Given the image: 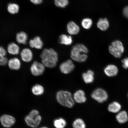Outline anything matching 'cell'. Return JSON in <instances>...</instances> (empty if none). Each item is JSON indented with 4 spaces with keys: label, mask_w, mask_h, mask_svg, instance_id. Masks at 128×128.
I'll return each instance as SVG.
<instances>
[{
    "label": "cell",
    "mask_w": 128,
    "mask_h": 128,
    "mask_svg": "<svg viewBox=\"0 0 128 128\" xmlns=\"http://www.w3.org/2000/svg\"><path fill=\"white\" fill-rule=\"evenodd\" d=\"M67 31L71 35L78 34L80 31V27L73 22H70L68 23L67 26Z\"/></svg>",
    "instance_id": "13"
},
{
    "label": "cell",
    "mask_w": 128,
    "mask_h": 128,
    "mask_svg": "<svg viewBox=\"0 0 128 128\" xmlns=\"http://www.w3.org/2000/svg\"><path fill=\"white\" fill-rule=\"evenodd\" d=\"M42 63L45 66L52 68L57 65L58 61L57 52L52 48L44 49L40 55Z\"/></svg>",
    "instance_id": "1"
},
{
    "label": "cell",
    "mask_w": 128,
    "mask_h": 128,
    "mask_svg": "<svg viewBox=\"0 0 128 128\" xmlns=\"http://www.w3.org/2000/svg\"><path fill=\"white\" fill-rule=\"evenodd\" d=\"M108 49L110 53L116 58H120L124 50L122 43L119 40L113 42Z\"/></svg>",
    "instance_id": "5"
},
{
    "label": "cell",
    "mask_w": 128,
    "mask_h": 128,
    "mask_svg": "<svg viewBox=\"0 0 128 128\" xmlns=\"http://www.w3.org/2000/svg\"><path fill=\"white\" fill-rule=\"evenodd\" d=\"M88 49L84 44H77L73 46L71 52V57L75 61L81 63L85 62L88 58L86 54Z\"/></svg>",
    "instance_id": "2"
},
{
    "label": "cell",
    "mask_w": 128,
    "mask_h": 128,
    "mask_svg": "<svg viewBox=\"0 0 128 128\" xmlns=\"http://www.w3.org/2000/svg\"><path fill=\"white\" fill-rule=\"evenodd\" d=\"M20 56L22 60L26 63L31 61L33 58V52L28 48H25L22 50L20 52Z\"/></svg>",
    "instance_id": "10"
},
{
    "label": "cell",
    "mask_w": 128,
    "mask_h": 128,
    "mask_svg": "<svg viewBox=\"0 0 128 128\" xmlns=\"http://www.w3.org/2000/svg\"><path fill=\"white\" fill-rule=\"evenodd\" d=\"M58 41L60 44L66 46H70L73 42L72 37L65 34H62L59 37Z\"/></svg>",
    "instance_id": "19"
},
{
    "label": "cell",
    "mask_w": 128,
    "mask_h": 128,
    "mask_svg": "<svg viewBox=\"0 0 128 128\" xmlns=\"http://www.w3.org/2000/svg\"><path fill=\"white\" fill-rule=\"evenodd\" d=\"M91 96L94 100L100 103H103L108 98L107 92L101 88H98L94 90L91 94Z\"/></svg>",
    "instance_id": "6"
},
{
    "label": "cell",
    "mask_w": 128,
    "mask_h": 128,
    "mask_svg": "<svg viewBox=\"0 0 128 128\" xmlns=\"http://www.w3.org/2000/svg\"><path fill=\"white\" fill-rule=\"evenodd\" d=\"M118 72L117 67L113 64L108 65L104 70V72L105 74L109 77L116 76L118 74Z\"/></svg>",
    "instance_id": "15"
},
{
    "label": "cell",
    "mask_w": 128,
    "mask_h": 128,
    "mask_svg": "<svg viewBox=\"0 0 128 128\" xmlns=\"http://www.w3.org/2000/svg\"><path fill=\"white\" fill-rule=\"evenodd\" d=\"M60 68L62 73L67 74L73 71L75 68V65L72 61L68 60L61 64Z\"/></svg>",
    "instance_id": "9"
},
{
    "label": "cell",
    "mask_w": 128,
    "mask_h": 128,
    "mask_svg": "<svg viewBox=\"0 0 128 128\" xmlns=\"http://www.w3.org/2000/svg\"><path fill=\"white\" fill-rule=\"evenodd\" d=\"M8 58L5 56H0V65L4 66L8 64Z\"/></svg>",
    "instance_id": "29"
},
{
    "label": "cell",
    "mask_w": 128,
    "mask_h": 128,
    "mask_svg": "<svg viewBox=\"0 0 128 128\" xmlns=\"http://www.w3.org/2000/svg\"><path fill=\"white\" fill-rule=\"evenodd\" d=\"M81 24L83 28L86 30L89 29L92 26V20L90 18H85L82 20Z\"/></svg>",
    "instance_id": "27"
},
{
    "label": "cell",
    "mask_w": 128,
    "mask_h": 128,
    "mask_svg": "<svg viewBox=\"0 0 128 128\" xmlns=\"http://www.w3.org/2000/svg\"><path fill=\"white\" fill-rule=\"evenodd\" d=\"M31 91L34 95L39 96L44 94V90L42 86L39 84H36L32 87Z\"/></svg>",
    "instance_id": "22"
},
{
    "label": "cell",
    "mask_w": 128,
    "mask_h": 128,
    "mask_svg": "<svg viewBox=\"0 0 128 128\" xmlns=\"http://www.w3.org/2000/svg\"><path fill=\"white\" fill-rule=\"evenodd\" d=\"M8 10L11 14H15L18 12L19 6L17 4H10L8 6Z\"/></svg>",
    "instance_id": "26"
},
{
    "label": "cell",
    "mask_w": 128,
    "mask_h": 128,
    "mask_svg": "<svg viewBox=\"0 0 128 128\" xmlns=\"http://www.w3.org/2000/svg\"><path fill=\"white\" fill-rule=\"evenodd\" d=\"M109 26V22L108 20L105 18L99 19L97 23L98 28L103 31H105L108 30Z\"/></svg>",
    "instance_id": "20"
},
{
    "label": "cell",
    "mask_w": 128,
    "mask_h": 128,
    "mask_svg": "<svg viewBox=\"0 0 128 128\" xmlns=\"http://www.w3.org/2000/svg\"><path fill=\"white\" fill-rule=\"evenodd\" d=\"M73 98L74 102L79 104L84 103L87 100L85 93L84 90H78L75 92Z\"/></svg>",
    "instance_id": "11"
},
{
    "label": "cell",
    "mask_w": 128,
    "mask_h": 128,
    "mask_svg": "<svg viewBox=\"0 0 128 128\" xmlns=\"http://www.w3.org/2000/svg\"><path fill=\"white\" fill-rule=\"evenodd\" d=\"M30 70L33 76H39L44 74L45 71V66L42 63L36 61L32 64Z\"/></svg>",
    "instance_id": "8"
},
{
    "label": "cell",
    "mask_w": 128,
    "mask_h": 128,
    "mask_svg": "<svg viewBox=\"0 0 128 128\" xmlns=\"http://www.w3.org/2000/svg\"><path fill=\"white\" fill-rule=\"evenodd\" d=\"M29 44L30 47L32 48L40 49L43 47V42L39 36H36L33 39L30 40Z\"/></svg>",
    "instance_id": "14"
},
{
    "label": "cell",
    "mask_w": 128,
    "mask_h": 128,
    "mask_svg": "<svg viewBox=\"0 0 128 128\" xmlns=\"http://www.w3.org/2000/svg\"><path fill=\"white\" fill-rule=\"evenodd\" d=\"M123 14L124 16L128 20V6H126L123 9Z\"/></svg>",
    "instance_id": "32"
},
{
    "label": "cell",
    "mask_w": 128,
    "mask_h": 128,
    "mask_svg": "<svg viewBox=\"0 0 128 128\" xmlns=\"http://www.w3.org/2000/svg\"><path fill=\"white\" fill-rule=\"evenodd\" d=\"M66 125V121L62 118H57L54 122V125L56 128H65Z\"/></svg>",
    "instance_id": "24"
},
{
    "label": "cell",
    "mask_w": 128,
    "mask_h": 128,
    "mask_svg": "<svg viewBox=\"0 0 128 128\" xmlns=\"http://www.w3.org/2000/svg\"><path fill=\"white\" fill-rule=\"evenodd\" d=\"M56 98L61 105L71 108L74 106L75 102L70 92L67 91L60 90L57 92Z\"/></svg>",
    "instance_id": "3"
},
{
    "label": "cell",
    "mask_w": 128,
    "mask_h": 128,
    "mask_svg": "<svg viewBox=\"0 0 128 128\" xmlns=\"http://www.w3.org/2000/svg\"><path fill=\"white\" fill-rule=\"evenodd\" d=\"M116 118L117 120L120 124H124L128 121V114L127 112L124 111L120 112L116 115Z\"/></svg>",
    "instance_id": "21"
},
{
    "label": "cell",
    "mask_w": 128,
    "mask_h": 128,
    "mask_svg": "<svg viewBox=\"0 0 128 128\" xmlns=\"http://www.w3.org/2000/svg\"><path fill=\"white\" fill-rule=\"evenodd\" d=\"M28 38V35L25 32L23 31L18 33L16 36V41L20 44H26Z\"/></svg>",
    "instance_id": "17"
},
{
    "label": "cell",
    "mask_w": 128,
    "mask_h": 128,
    "mask_svg": "<svg viewBox=\"0 0 128 128\" xmlns=\"http://www.w3.org/2000/svg\"><path fill=\"white\" fill-rule=\"evenodd\" d=\"M7 64L10 70L16 71L20 70L21 66L20 61L17 58L10 59L8 60Z\"/></svg>",
    "instance_id": "12"
},
{
    "label": "cell",
    "mask_w": 128,
    "mask_h": 128,
    "mask_svg": "<svg viewBox=\"0 0 128 128\" xmlns=\"http://www.w3.org/2000/svg\"><path fill=\"white\" fill-rule=\"evenodd\" d=\"M94 73L93 71L89 70L87 72L83 73L82 78L84 82L89 84L93 82L94 80Z\"/></svg>",
    "instance_id": "18"
},
{
    "label": "cell",
    "mask_w": 128,
    "mask_h": 128,
    "mask_svg": "<svg viewBox=\"0 0 128 128\" xmlns=\"http://www.w3.org/2000/svg\"><path fill=\"white\" fill-rule=\"evenodd\" d=\"M16 122V118L12 115L4 114L0 117V122L3 127L10 128L15 124Z\"/></svg>",
    "instance_id": "7"
},
{
    "label": "cell",
    "mask_w": 128,
    "mask_h": 128,
    "mask_svg": "<svg viewBox=\"0 0 128 128\" xmlns=\"http://www.w3.org/2000/svg\"><path fill=\"white\" fill-rule=\"evenodd\" d=\"M30 0L32 2L36 4H41L42 1V0Z\"/></svg>",
    "instance_id": "33"
},
{
    "label": "cell",
    "mask_w": 128,
    "mask_h": 128,
    "mask_svg": "<svg viewBox=\"0 0 128 128\" xmlns=\"http://www.w3.org/2000/svg\"><path fill=\"white\" fill-rule=\"evenodd\" d=\"M123 68L127 69L128 68V58H126L122 60Z\"/></svg>",
    "instance_id": "30"
},
{
    "label": "cell",
    "mask_w": 128,
    "mask_h": 128,
    "mask_svg": "<svg viewBox=\"0 0 128 128\" xmlns=\"http://www.w3.org/2000/svg\"><path fill=\"white\" fill-rule=\"evenodd\" d=\"M20 48L18 45L15 42L10 43L8 46L7 51L11 55H16L20 52Z\"/></svg>",
    "instance_id": "16"
},
{
    "label": "cell",
    "mask_w": 128,
    "mask_h": 128,
    "mask_svg": "<svg viewBox=\"0 0 128 128\" xmlns=\"http://www.w3.org/2000/svg\"><path fill=\"white\" fill-rule=\"evenodd\" d=\"M48 128L47 127H46V126H43V127H42L40 128Z\"/></svg>",
    "instance_id": "34"
},
{
    "label": "cell",
    "mask_w": 128,
    "mask_h": 128,
    "mask_svg": "<svg viewBox=\"0 0 128 128\" xmlns=\"http://www.w3.org/2000/svg\"><path fill=\"white\" fill-rule=\"evenodd\" d=\"M121 108V106L118 102H113L109 105L108 110L109 111L113 113H116L119 112Z\"/></svg>",
    "instance_id": "23"
},
{
    "label": "cell",
    "mask_w": 128,
    "mask_h": 128,
    "mask_svg": "<svg viewBox=\"0 0 128 128\" xmlns=\"http://www.w3.org/2000/svg\"><path fill=\"white\" fill-rule=\"evenodd\" d=\"M42 118L38 110H33L24 118L25 122L29 127L36 128L40 125Z\"/></svg>",
    "instance_id": "4"
},
{
    "label": "cell",
    "mask_w": 128,
    "mask_h": 128,
    "mask_svg": "<svg viewBox=\"0 0 128 128\" xmlns=\"http://www.w3.org/2000/svg\"><path fill=\"white\" fill-rule=\"evenodd\" d=\"M73 128H86L84 122L81 118H77L75 120L72 124Z\"/></svg>",
    "instance_id": "25"
},
{
    "label": "cell",
    "mask_w": 128,
    "mask_h": 128,
    "mask_svg": "<svg viewBox=\"0 0 128 128\" xmlns=\"http://www.w3.org/2000/svg\"><path fill=\"white\" fill-rule=\"evenodd\" d=\"M68 0H55V4L57 7L64 8L68 4Z\"/></svg>",
    "instance_id": "28"
},
{
    "label": "cell",
    "mask_w": 128,
    "mask_h": 128,
    "mask_svg": "<svg viewBox=\"0 0 128 128\" xmlns=\"http://www.w3.org/2000/svg\"><path fill=\"white\" fill-rule=\"evenodd\" d=\"M7 54L6 49L2 46H0V56H5Z\"/></svg>",
    "instance_id": "31"
}]
</instances>
